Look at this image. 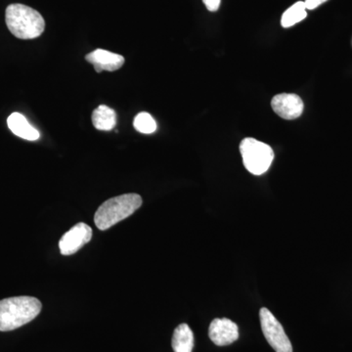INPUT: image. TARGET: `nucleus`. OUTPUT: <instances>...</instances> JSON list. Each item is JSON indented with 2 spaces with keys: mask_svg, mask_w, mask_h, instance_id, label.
I'll use <instances>...</instances> for the list:
<instances>
[{
  "mask_svg": "<svg viewBox=\"0 0 352 352\" xmlns=\"http://www.w3.org/2000/svg\"><path fill=\"white\" fill-rule=\"evenodd\" d=\"M9 129L18 138L29 141H36L41 138L38 129L31 126L24 116L20 113H13L7 119Z\"/></svg>",
  "mask_w": 352,
  "mask_h": 352,
  "instance_id": "10",
  "label": "nucleus"
},
{
  "mask_svg": "<svg viewBox=\"0 0 352 352\" xmlns=\"http://www.w3.org/2000/svg\"><path fill=\"white\" fill-rule=\"evenodd\" d=\"M307 9L305 1L296 2L294 6L285 11L281 18V25L283 28H291L298 23L302 22L307 17Z\"/></svg>",
  "mask_w": 352,
  "mask_h": 352,
  "instance_id": "13",
  "label": "nucleus"
},
{
  "mask_svg": "<svg viewBox=\"0 0 352 352\" xmlns=\"http://www.w3.org/2000/svg\"><path fill=\"white\" fill-rule=\"evenodd\" d=\"M208 337L215 346H229L239 339V328L230 319H214L208 328Z\"/></svg>",
  "mask_w": 352,
  "mask_h": 352,
  "instance_id": "7",
  "label": "nucleus"
},
{
  "mask_svg": "<svg viewBox=\"0 0 352 352\" xmlns=\"http://www.w3.org/2000/svg\"><path fill=\"white\" fill-rule=\"evenodd\" d=\"M261 330L268 344L276 352H293V346L280 322L270 309L263 307L259 311Z\"/></svg>",
  "mask_w": 352,
  "mask_h": 352,
  "instance_id": "5",
  "label": "nucleus"
},
{
  "mask_svg": "<svg viewBox=\"0 0 352 352\" xmlns=\"http://www.w3.org/2000/svg\"><path fill=\"white\" fill-rule=\"evenodd\" d=\"M273 111L285 120H296L302 116L305 104L298 95L280 94L273 97L271 101Z\"/></svg>",
  "mask_w": 352,
  "mask_h": 352,
  "instance_id": "8",
  "label": "nucleus"
},
{
  "mask_svg": "<svg viewBox=\"0 0 352 352\" xmlns=\"http://www.w3.org/2000/svg\"><path fill=\"white\" fill-rule=\"evenodd\" d=\"M41 302L34 296H13L0 300V332L22 327L41 314Z\"/></svg>",
  "mask_w": 352,
  "mask_h": 352,
  "instance_id": "1",
  "label": "nucleus"
},
{
  "mask_svg": "<svg viewBox=\"0 0 352 352\" xmlns=\"http://www.w3.org/2000/svg\"><path fill=\"white\" fill-rule=\"evenodd\" d=\"M203 2L206 7H207L208 11L215 12V11L219 9L221 0H203Z\"/></svg>",
  "mask_w": 352,
  "mask_h": 352,
  "instance_id": "15",
  "label": "nucleus"
},
{
  "mask_svg": "<svg viewBox=\"0 0 352 352\" xmlns=\"http://www.w3.org/2000/svg\"><path fill=\"white\" fill-rule=\"evenodd\" d=\"M142 206L138 194L129 193L113 197L104 201L95 212L94 222L100 230H107L133 214Z\"/></svg>",
  "mask_w": 352,
  "mask_h": 352,
  "instance_id": "3",
  "label": "nucleus"
},
{
  "mask_svg": "<svg viewBox=\"0 0 352 352\" xmlns=\"http://www.w3.org/2000/svg\"><path fill=\"white\" fill-rule=\"evenodd\" d=\"M328 0H305V4L307 10H314L317 7L320 6L321 4L325 3Z\"/></svg>",
  "mask_w": 352,
  "mask_h": 352,
  "instance_id": "16",
  "label": "nucleus"
},
{
  "mask_svg": "<svg viewBox=\"0 0 352 352\" xmlns=\"http://www.w3.org/2000/svg\"><path fill=\"white\" fill-rule=\"evenodd\" d=\"M134 129L138 132L144 134H152L157 131L156 120L149 113H139L133 122Z\"/></svg>",
  "mask_w": 352,
  "mask_h": 352,
  "instance_id": "14",
  "label": "nucleus"
},
{
  "mask_svg": "<svg viewBox=\"0 0 352 352\" xmlns=\"http://www.w3.org/2000/svg\"><path fill=\"white\" fill-rule=\"evenodd\" d=\"M92 124L98 131H112L117 124V115L115 111L108 106H99L92 113Z\"/></svg>",
  "mask_w": 352,
  "mask_h": 352,
  "instance_id": "12",
  "label": "nucleus"
},
{
  "mask_svg": "<svg viewBox=\"0 0 352 352\" xmlns=\"http://www.w3.org/2000/svg\"><path fill=\"white\" fill-rule=\"evenodd\" d=\"M240 153L245 168L254 175L265 173L270 170L274 160L272 148L254 138L243 139L240 144Z\"/></svg>",
  "mask_w": 352,
  "mask_h": 352,
  "instance_id": "4",
  "label": "nucleus"
},
{
  "mask_svg": "<svg viewBox=\"0 0 352 352\" xmlns=\"http://www.w3.org/2000/svg\"><path fill=\"white\" fill-rule=\"evenodd\" d=\"M85 59L88 63L94 65L97 73H101L102 71L115 72L124 64V58L122 55L104 50H94L87 54Z\"/></svg>",
  "mask_w": 352,
  "mask_h": 352,
  "instance_id": "9",
  "label": "nucleus"
},
{
  "mask_svg": "<svg viewBox=\"0 0 352 352\" xmlns=\"http://www.w3.org/2000/svg\"><path fill=\"white\" fill-rule=\"evenodd\" d=\"M6 20L11 34L20 39L38 38L45 29L41 13L24 4H11L7 7Z\"/></svg>",
  "mask_w": 352,
  "mask_h": 352,
  "instance_id": "2",
  "label": "nucleus"
},
{
  "mask_svg": "<svg viewBox=\"0 0 352 352\" xmlns=\"http://www.w3.org/2000/svg\"><path fill=\"white\" fill-rule=\"evenodd\" d=\"M92 238L91 227L80 222L72 227L62 236L59 242L60 252L63 256H71L80 251Z\"/></svg>",
  "mask_w": 352,
  "mask_h": 352,
  "instance_id": "6",
  "label": "nucleus"
},
{
  "mask_svg": "<svg viewBox=\"0 0 352 352\" xmlns=\"http://www.w3.org/2000/svg\"><path fill=\"white\" fill-rule=\"evenodd\" d=\"M175 352H192L194 347V333L187 324H180L173 333L171 340Z\"/></svg>",
  "mask_w": 352,
  "mask_h": 352,
  "instance_id": "11",
  "label": "nucleus"
}]
</instances>
